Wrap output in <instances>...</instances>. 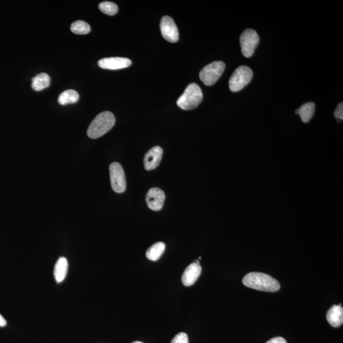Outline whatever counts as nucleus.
<instances>
[{
    "label": "nucleus",
    "mask_w": 343,
    "mask_h": 343,
    "mask_svg": "<svg viewBox=\"0 0 343 343\" xmlns=\"http://www.w3.org/2000/svg\"><path fill=\"white\" fill-rule=\"evenodd\" d=\"M242 282L246 287L258 291L275 292L280 289V283L277 280L263 273H249L245 276Z\"/></svg>",
    "instance_id": "f257e3e1"
},
{
    "label": "nucleus",
    "mask_w": 343,
    "mask_h": 343,
    "mask_svg": "<svg viewBox=\"0 0 343 343\" xmlns=\"http://www.w3.org/2000/svg\"><path fill=\"white\" fill-rule=\"evenodd\" d=\"M114 115L110 111H104L97 115L90 124L87 135L91 139H97L111 130L115 124Z\"/></svg>",
    "instance_id": "f03ea898"
},
{
    "label": "nucleus",
    "mask_w": 343,
    "mask_h": 343,
    "mask_svg": "<svg viewBox=\"0 0 343 343\" xmlns=\"http://www.w3.org/2000/svg\"><path fill=\"white\" fill-rule=\"evenodd\" d=\"M203 93L197 84L192 83L177 100V105L183 110L195 109L202 102Z\"/></svg>",
    "instance_id": "7ed1b4c3"
},
{
    "label": "nucleus",
    "mask_w": 343,
    "mask_h": 343,
    "mask_svg": "<svg viewBox=\"0 0 343 343\" xmlns=\"http://www.w3.org/2000/svg\"><path fill=\"white\" fill-rule=\"evenodd\" d=\"M253 72L248 66H241L236 69L229 80V87L233 92H237L248 85L253 78Z\"/></svg>",
    "instance_id": "20e7f679"
},
{
    "label": "nucleus",
    "mask_w": 343,
    "mask_h": 343,
    "mask_svg": "<svg viewBox=\"0 0 343 343\" xmlns=\"http://www.w3.org/2000/svg\"><path fill=\"white\" fill-rule=\"evenodd\" d=\"M225 64L222 61H215L201 69L199 76L201 81L207 86H212L217 82L225 69Z\"/></svg>",
    "instance_id": "39448f33"
},
{
    "label": "nucleus",
    "mask_w": 343,
    "mask_h": 343,
    "mask_svg": "<svg viewBox=\"0 0 343 343\" xmlns=\"http://www.w3.org/2000/svg\"><path fill=\"white\" fill-rule=\"evenodd\" d=\"M260 42V37L254 30L248 29L245 30L241 37V45L242 54L247 58L253 56Z\"/></svg>",
    "instance_id": "423d86ee"
},
{
    "label": "nucleus",
    "mask_w": 343,
    "mask_h": 343,
    "mask_svg": "<svg viewBox=\"0 0 343 343\" xmlns=\"http://www.w3.org/2000/svg\"><path fill=\"white\" fill-rule=\"evenodd\" d=\"M110 179L112 189L117 193H124L126 189V179L124 170L119 163H112L109 166Z\"/></svg>",
    "instance_id": "0eeeda50"
},
{
    "label": "nucleus",
    "mask_w": 343,
    "mask_h": 343,
    "mask_svg": "<svg viewBox=\"0 0 343 343\" xmlns=\"http://www.w3.org/2000/svg\"><path fill=\"white\" fill-rule=\"evenodd\" d=\"M160 30L163 37L170 43H176L179 40V34L173 19L169 16L163 17L160 23Z\"/></svg>",
    "instance_id": "6e6552de"
},
{
    "label": "nucleus",
    "mask_w": 343,
    "mask_h": 343,
    "mask_svg": "<svg viewBox=\"0 0 343 343\" xmlns=\"http://www.w3.org/2000/svg\"><path fill=\"white\" fill-rule=\"evenodd\" d=\"M131 64V60L124 57H108L101 59L98 62V65L100 68L110 70L127 68Z\"/></svg>",
    "instance_id": "1a4fd4ad"
},
{
    "label": "nucleus",
    "mask_w": 343,
    "mask_h": 343,
    "mask_svg": "<svg viewBox=\"0 0 343 343\" xmlns=\"http://www.w3.org/2000/svg\"><path fill=\"white\" fill-rule=\"evenodd\" d=\"M165 195L164 192L158 188H153L148 191L146 200L150 209L158 211L164 205Z\"/></svg>",
    "instance_id": "9d476101"
},
{
    "label": "nucleus",
    "mask_w": 343,
    "mask_h": 343,
    "mask_svg": "<svg viewBox=\"0 0 343 343\" xmlns=\"http://www.w3.org/2000/svg\"><path fill=\"white\" fill-rule=\"evenodd\" d=\"M163 155V149L160 146H155L146 153L144 164L146 170H154L159 165Z\"/></svg>",
    "instance_id": "9b49d317"
},
{
    "label": "nucleus",
    "mask_w": 343,
    "mask_h": 343,
    "mask_svg": "<svg viewBox=\"0 0 343 343\" xmlns=\"http://www.w3.org/2000/svg\"><path fill=\"white\" fill-rule=\"evenodd\" d=\"M200 264L193 263L190 264L184 270L182 276V282L185 286H191L197 281L201 273Z\"/></svg>",
    "instance_id": "f8f14e48"
},
{
    "label": "nucleus",
    "mask_w": 343,
    "mask_h": 343,
    "mask_svg": "<svg viewBox=\"0 0 343 343\" xmlns=\"http://www.w3.org/2000/svg\"><path fill=\"white\" fill-rule=\"evenodd\" d=\"M327 320L330 325L339 327L343 323V308L339 305H334L328 309L327 313Z\"/></svg>",
    "instance_id": "ddd939ff"
},
{
    "label": "nucleus",
    "mask_w": 343,
    "mask_h": 343,
    "mask_svg": "<svg viewBox=\"0 0 343 343\" xmlns=\"http://www.w3.org/2000/svg\"><path fill=\"white\" fill-rule=\"evenodd\" d=\"M68 270V263L66 258L64 257L59 258L55 265L54 272L55 279L57 283H61L65 279Z\"/></svg>",
    "instance_id": "4468645a"
},
{
    "label": "nucleus",
    "mask_w": 343,
    "mask_h": 343,
    "mask_svg": "<svg viewBox=\"0 0 343 343\" xmlns=\"http://www.w3.org/2000/svg\"><path fill=\"white\" fill-rule=\"evenodd\" d=\"M50 78L47 73H42L38 74L35 77L32 79L31 87L35 91H41L49 87Z\"/></svg>",
    "instance_id": "2eb2a0df"
},
{
    "label": "nucleus",
    "mask_w": 343,
    "mask_h": 343,
    "mask_svg": "<svg viewBox=\"0 0 343 343\" xmlns=\"http://www.w3.org/2000/svg\"><path fill=\"white\" fill-rule=\"evenodd\" d=\"M315 104L313 102H306L298 109V115L304 123H308L315 113Z\"/></svg>",
    "instance_id": "dca6fc26"
},
{
    "label": "nucleus",
    "mask_w": 343,
    "mask_h": 343,
    "mask_svg": "<svg viewBox=\"0 0 343 343\" xmlns=\"http://www.w3.org/2000/svg\"><path fill=\"white\" fill-rule=\"evenodd\" d=\"M165 245L163 242H157L151 246L146 251V256L148 260L156 261L159 260L164 253Z\"/></svg>",
    "instance_id": "f3484780"
},
{
    "label": "nucleus",
    "mask_w": 343,
    "mask_h": 343,
    "mask_svg": "<svg viewBox=\"0 0 343 343\" xmlns=\"http://www.w3.org/2000/svg\"><path fill=\"white\" fill-rule=\"evenodd\" d=\"M78 93L74 90H67L59 95L58 102L60 104L64 105L69 104H74L79 100Z\"/></svg>",
    "instance_id": "a211bd4d"
},
{
    "label": "nucleus",
    "mask_w": 343,
    "mask_h": 343,
    "mask_svg": "<svg viewBox=\"0 0 343 343\" xmlns=\"http://www.w3.org/2000/svg\"><path fill=\"white\" fill-rule=\"evenodd\" d=\"M90 26L83 21H75L71 25V31L76 35H87L90 33Z\"/></svg>",
    "instance_id": "6ab92c4d"
},
{
    "label": "nucleus",
    "mask_w": 343,
    "mask_h": 343,
    "mask_svg": "<svg viewBox=\"0 0 343 343\" xmlns=\"http://www.w3.org/2000/svg\"><path fill=\"white\" fill-rule=\"evenodd\" d=\"M99 9L102 13L108 16H114L119 11L117 5L110 2H102L99 4Z\"/></svg>",
    "instance_id": "aec40b11"
},
{
    "label": "nucleus",
    "mask_w": 343,
    "mask_h": 343,
    "mask_svg": "<svg viewBox=\"0 0 343 343\" xmlns=\"http://www.w3.org/2000/svg\"><path fill=\"white\" fill-rule=\"evenodd\" d=\"M170 343H189L188 335L184 332L177 334Z\"/></svg>",
    "instance_id": "412c9836"
},
{
    "label": "nucleus",
    "mask_w": 343,
    "mask_h": 343,
    "mask_svg": "<svg viewBox=\"0 0 343 343\" xmlns=\"http://www.w3.org/2000/svg\"><path fill=\"white\" fill-rule=\"evenodd\" d=\"M334 117L336 118L337 120H340L342 121L343 120V104L342 102H340V104H338L336 108L335 109L334 111Z\"/></svg>",
    "instance_id": "4be33fe9"
},
{
    "label": "nucleus",
    "mask_w": 343,
    "mask_h": 343,
    "mask_svg": "<svg viewBox=\"0 0 343 343\" xmlns=\"http://www.w3.org/2000/svg\"><path fill=\"white\" fill-rule=\"evenodd\" d=\"M266 343H287L286 340L282 337H277L268 340Z\"/></svg>",
    "instance_id": "5701e85b"
},
{
    "label": "nucleus",
    "mask_w": 343,
    "mask_h": 343,
    "mask_svg": "<svg viewBox=\"0 0 343 343\" xmlns=\"http://www.w3.org/2000/svg\"><path fill=\"white\" fill-rule=\"evenodd\" d=\"M7 325V321L3 316L0 315V327H5Z\"/></svg>",
    "instance_id": "b1692460"
},
{
    "label": "nucleus",
    "mask_w": 343,
    "mask_h": 343,
    "mask_svg": "<svg viewBox=\"0 0 343 343\" xmlns=\"http://www.w3.org/2000/svg\"><path fill=\"white\" fill-rule=\"evenodd\" d=\"M295 112H296V114L298 115V109H297Z\"/></svg>",
    "instance_id": "393cba45"
},
{
    "label": "nucleus",
    "mask_w": 343,
    "mask_h": 343,
    "mask_svg": "<svg viewBox=\"0 0 343 343\" xmlns=\"http://www.w3.org/2000/svg\"><path fill=\"white\" fill-rule=\"evenodd\" d=\"M133 343H143V342H140V341H135V342H134Z\"/></svg>",
    "instance_id": "a878e982"
},
{
    "label": "nucleus",
    "mask_w": 343,
    "mask_h": 343,
    "mask_svg": "<svg viewBox=\"0 0 343 343\" xmlns=\"http://www.w3.org/2000/svg\"><path fill=\"white\" fill-rule=\"evenodd\" d=\"M196 263L198 264H200V261L199 260H196Z\"/></svg>",
    "instance_id": "bb28decb"
}]
</instances>
